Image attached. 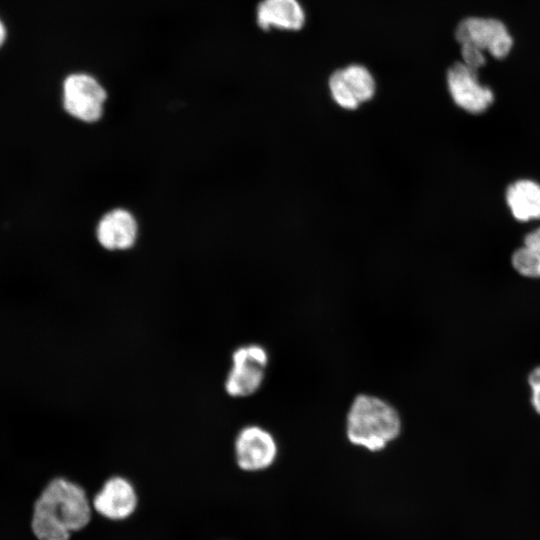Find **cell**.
I'll list each match as a JSON object with an SVG mask.
<instances>
[{"label": "cell", "mask_w": 540, "mask_h": 540, "mask_svg": "<svg viewBox=\"0 0 540 540\" xmlns=\"http://www.w3.org/2000/svg\"><path fill=\"white\" fill-rule=\"evenodd\" d=\"M329 90L334 102L343 109L355 110L360 103L348 87L341 69L334 71L329 78Z\"/></svg>", "instance_id": "5bb4252c"}, {"label": "cell", "mask_w": 540, "mask_h": 540, "mask_svg": "<svg viewBox=\"0 0 540 540\" xmlns=\"http://www.w3.org/2000/svg\"><path fill=\"white\" fill-rule=\"evenodd\" d=\"M112 96L106 83L87 70L67 72L56 89V105L70 123L95 128L103 124L110 111Z\"/></svg>", "instance_id": "7a4b0ae2"}, {"label": "cell", "mask_w": 540, "mask_h": 540, "mask_svg": "<svg viewBox=\"0 0 540 540\" xmlns=\"http://www.w3.org/2000/svg\"><path fill=\"white\" fill-rule=\"evenodd\" d=\"M524 244L540 250V227L526 235Z\"/></svg>", "instance_id": "e0dca14e"}, {"label": "cell", "mask_w": 540, "mask_h": 540, "mask_svg": "<svg viewBox=\"0 0 540 540\" xmlns=\"http://www.w3.org/2000/svg\"><path fill=\"white\" fill-rule=\"evenodd\" d=\"M528 383L532 390L533 407L540 414V367L530 373Z\"/></svg>", "instance_id": "2e32d148"}, {"label": "cell", "mask_w": 540, "mask_h": 540, "mask_svg": "<svg viewBox=\"0 0 540 540\" xmlns=\"http://www.w3.org/2000/svg\"><path fill=\"white\" fill-rule=\"evenodd\" d=\"M401 418L388 402L376 396L360 394L347 415V436L354 445L379 451L401 433Z\"/></svg>", "instance_id": "3957f363"}, {"label": "cell", "mask_w": 540, "mask_h": 540, "mask_svg": "<svg viewBox=\"0 0 540 540\" xmlns=\"http://www.w3.org/2000/svg\"><path fill=\"white\" fill-rule=\"evenodd\" d=\"M256 23L262 30H299L305 13L297 0H261L256 8Z\"/></svg>", "instance_id": "30bf717a"}, {"label": "cell", "mask_w": 540, "mask_h": 540, "mask_svg": "<svg viewBox=\"0 0 540 540\" xmlns=\"http://www.w3.org/2000/svg\"><path fill=\"white\" fill-rule=\"evenodd\" d=\"M343 77L359 103L371 100L375 94L376 84L370 71L358 64L341 69Z\"/></svg>", "instance_id": "7c38bea8"}, {"label": "cell", "mask_w": 540, "mask_h": 540, "mask_svg": "<svg viewBox=\"0 0 540 540\" xmlns=\"http://www.w3.org/2000/svg\"><path fill=\"white\" fill-rule=\"evenodd\" d=\"M137 505V495L127 479L114 476L108 479L93 500L94 509L102 516L121 520L130 516Z\"/></svg>", "instance_id": "9c48e42d"}, {"label": "cell", "mask_w": 540, "mask_h": 540, "mask_svg": "<svg viewBox=\"0 0 540 540\" xmlns=\"http://www.w3.org/2000/svg\"><path fill=\"white\" fill-rule=\"evenodd\" d=\"M90 519L91 508L84 489L59 477L51 480L36 500L31 528L38 540H68Z\"/></svg>", "instance_id": "6da1fadb"}, {"label": "cell", "mask_w": 540, "mask_h": 540, "mask_svg": "<svg viewBox=\"0 0 540 540\" xmlns=\"http://www.w3.org/2000/svg\"><path fill=\"white\" fill-rule=\"evenodd\" d=\"M144 230L143 219L136 209L126 204H112L96 216L91 238L102 254L125 257L140 248Z\"/></svg>", "instance_id": "277c9868"}, {"label": "cell", "mask_w": 540, "mask_h": 540, "mask_svg": "<svg viewBox=\"0 0 540 540\" xmlns=\"http://www.w3.org/2000/svg\"><path fill=\"white\" fill-rule=\"evenodd\" d=\"M456 40L472 43L496 59L505 58L513 45V38L503 22L494 18L469 17L462 20L455 29Z\"/></svg>", "instance_id": "8992f818"}, {"label": "cell", "mask_w": 540, "mask_h": 540, "mask_svg": "<svg viewBox=\"0 0 540 540\" xmlns=\"http://www.w3.org/2000/svg\"><path fill=\"white\" fill-rule=\"evenodd\" d=\"M461 54L464 64L474 70L482 67L486 62L483 51L472 43H462Z\"/></svg>", "instance_id": "9a60e30c"}, {"label": "cell", "mask_w": 540, "mask_h": 540, "mask_svg": "<svg viewBox=\"0 0 540 540\" xmlns=\"http://www.w3.org/2000/svg\"><path fill=\"white\" fill-rule=\"evenodd\" d=\"M267 365L268 354L261 345L238 347L232 354V366L224 383L226 393L236 398L254 394L265 378Z\"/></svg>", "instance_id": "5b68a950"}, {"label": "cell", "mask_w": 540, "mask_h": 540, "mask_svg": "<svg viewBox=\"0 0 540 540\" xmlns=\"http://www.w3.org/2000/svg\"><path fill=\"white\" fill-rule=\"evenodd\" d=\"M512 265L523 276L540 277V250L524 244L512 255Z\"/></svg>", "instance_id": "4fadbf2b"}, {"label": "cell", "mask_w": 540, "mask_h": 540, "mask_svg": "<svg viewBox=\"0 0 540 540\" xmlns=\"http://www.w3.org/2000/svg\"><path fill=\"white\" fill-rule=\"evenodd\" d=\"M447 85L455 104L469 113H482L493 103L491 89L482 86L476 70L464 63L457 62L448 70Z\"/></svg>", "instance_id": "ba28073f"}, {"label": "cell", "mask_w": 540, "mask_h": 540, "mask_svg": "<svg viewBox=\"0 0 540 540\" xmlns=\"http://www.w3.org/2000/svg\"><path fill=\"white\" fill-rule=\"evenodd\" d=\"M9 31L5 20L0 15V51L8 41Z\"/></svg>", "instance_id": "ac0fdd59"}, {"label": "cell", "mask_w": 540, "mask_h": 540, "mask_svg": "<svg viewBox=\"0 0 540 540\" xmlns=\"http://www.w3.org/2000/svg\"><path fill=\"white\" fill-rule=\"evenodd\" d=\"M506 201L518 221L540 219V185L532 180H518L506 192Z\"/></svg>", "instance_id": "8fae6325"}, {"label": "cell", "mask_w": 540, "mask_h": 540, "mask_svg": "<svg viewBox=\"0 0 540 540\" xmlns=\"http://www.w3.org/2000/svg\"><path fill=\"white\" fill-rule=\"evenodd\" d=\"M235 458L240 469L257 472L270 467L277 456V444L270 432L257 425L241 429L234 443Z\"/></svg>", "instance_id": "52a82bcc"}]
</instances>
